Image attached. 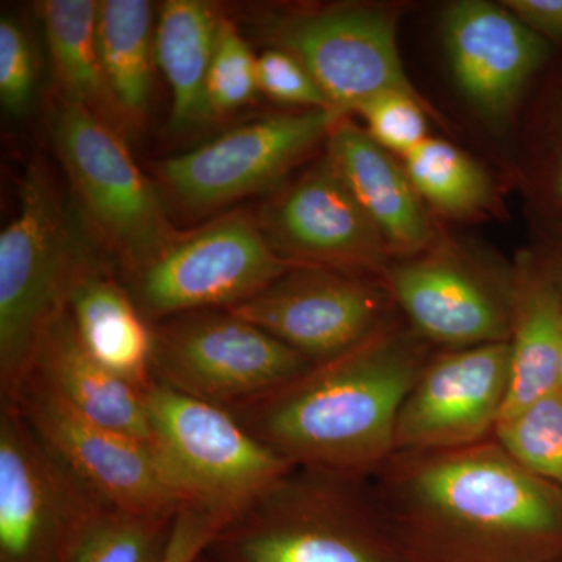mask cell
<instances>
[{"label":"cell","instance_id":"6da1fadb","mask_svg":"<svg viewBox=\"0 0 562 562\" xmlns=\"http://www.w3.org/2000/svg\"><path fill=\"white\" fill-rule=\"evenodd\" d=\"M413 562L562 561V490L486 441L395 452L371 476Z\"/></svg>","mask_w":562,"mask_h":562},{"label":"cell","instance_id":"7a4b0ae2","mask_svg":"<svg viewBox=\"0 0 562 562\" xmlns=\"http://www.w3.org/2000/svg\"><path fill=\"white\" fill-rule=\"evenodd\" d=\"M435 347L392 317L357 347L228 409L299 468L366 476L395 452V427Z\"/></svg>","mask_w":562,"mask_h":562},{"label":"cell","instance_id":"3957f363","mask_svg":"<svg viewBox=\"0 0 562 562\" xmlns=\"http://www.w3.org/2000/svg\"><path fill=\"white\" fill-rule=\"evenodd\" d=\"M216 562H413L371 479L292 465L217 532Z\"/></svg>","mask_w":562,"mask_h":562},{"label":"cell","instance_id":"277c9868","mask_svg":"<svg viewBox=\"0 0 562 562\" xmlns=\"http://www.w3.org/2000/svg\"><path fill=\"white\" fill-rule=\"evenodd\" d=\"M20 209L0 232V398L11 401L32 371L44 335L66 310L90 251L77 244L57 190L32 165Z\"/></svg>","mask_w":562,"mask_h":562},{"label":"cell","instance_id":"5b68a950","mask_svg":"<svg viewBox=\"0 0 562 562\" xmlns=\"http://www.w3.org/2000/svg\"><path fill=\"white\" fill-rule=\"evenodd\" d=\"M144 398L151 449L180 506L227 525L292 468L222 406L158 383Z\"/></svg>","mask_w":562,"mask_h":562},{"label":"cell","instance_id":"8992f818","mask_svg":"<svg viewBox=\"0 0 562 562\" xmlns=\"http://www.w3.org/2000/svg\"><path fill=\"white\" fill-rule=\"evenodd\" d=\"M50 133L83 213L128 273L171 249L180 235L120 132L61 101L52 114Z\"/></svg>","mask_w":562,"mask_h":562},{"label":"cell","instance_id":"52a82bcc","mask_svg":"<svg viewBox=\"0 0 562 562\" xmlns=\"http://www.w3.org/2000/svg\"><path fill=\"white\" fill-rule=\"evenodd\" d=\"M273 49L312 74L333 109L347 114L383 92L420 95L403 69L397 13L371 3L266 11L255 20Z\"/></svg>","mask_w":562,"mask_h":562},{"label":"cell","instance_id":"ba28073f","mask_svg":"<svg viewBox=\"0 0 562 562\" xmlns=\"http://www.w3.org/2000/svg\"><path fill=\"white\" fill-rule=\"evenodd\" d=\"M154 383L232 408L290 382L312 362L228 310H203L151 325Z\"/></svg>","mask_w":562,"mask_h":562},{"label":"cell","instance_id":"9c48e42d","mask_svg":"<svg viewBox=\"0 0 562 562\" xmlns=\"http://www.w3.org/2000/svg\"><path fill=\"white\" fill-rule=\"evenodd\" d=\"M294 266L272 249L258 221L233 213L180 235L158 260L128 273L127 290L154 325L179 314L233 308Z\"/></svg>","mask_w":562,"mask_h":562},{"label":"cell","instance_id":"30bf717a","mask_svg":"<svg viewBox=\"0 0 562 562\" xmlns=\"http://www.w3.org/2000/svg\"><path fill=\"white\" fill-rule=\"evenodd\" d=\"M102 509L18 406L0 401V562H68Z\"/></svg>","mask_w":562,"mask_h":562},{"label":"cell","instance_id":"8fae6325","mask_svg":"<svg viewBox=\"0 0 562 562\" xmlns=\"http://www.w3.org/2000/svg\"><path fill=\"white\" fill-rule=\"evenodd\" d=\"M10 402L47 452L105 508L138 514L180 508L157 454L146 442L77 413L35 373Z\"/></svg>","mask_w":562,"mask_h":562},{"label":"cell","instance_id":"7c38bea8","mask_svg":"<svg viewBox=\"0 0 562 562\" xmlns=\"http://www.w3.org/2000/svg\"><path fill=\"white\" fill-rule=\"evenodd\" d=\"M228 312L319 364L379 331L395 306L380 279L297 265Z\"/></svg>","mask_w":562,"mask_h":562},{"label":"cell","instance_id":"4fadbf2b","mask_svg":"<svg viewBox=\"0 0 562 562\" xmlns=\"http://www.w3.org/2000/svg\"><path fill=\"white\" fill-rule=\"evenodd\" d=\"M347 114L338 110L262 117L169 158L161 177L184 205L211 210L268 190Z\"/></svg>","mask_w":562,"mask_h":562},{"label":"cell","instance_id":"5bb4252c","mask_svg":"<svg viewBox=\"0 0 562 562\" xmlns=\"http://www.w3.org/2000/svg\"><path fill=\"white\" fill-rule=\"evenodd\" d=\"M509 382L508 342L432 351L398 413L395 452H438L492 438Z\"/></svg>","mask_w":562,"mask_h":562},{"label":"cell","instance_id":"9a60e30c","mask_svg":"<svg viewBox=\"0 0 562 562\" xmlns=\"http://www.w3.org/2000/svg\"><path fill=\"white\" fill-rule=\"evenodd\" d=\"M258 225L297 265L382 280L394 258L327 155L262 206Z\"/></svg>","mask_w":562,"mask_h":562},{"label":"cell","instance_id":"2e32d148","mask_svg":"<svg viewBox=\"0 0 562 562\" xmlns=\"http://www.w3.org/2000/svg\"><path fill=\"white\" fill-rule=\"evenodd\" d=\"M382 281L395 310L436 350L508 342L512 276H487L446 251L392 261Z\"/></svg>","mask_w":562,"mask_h":562},{"label":"cell","instance_id":"e0dca14e","mask_svg":"<svg viewBox=\"0 0 562 562\" xmlns=\"http://www.w3.org/2000/svg\"><path fill=\"white\" fill-rule=\"evenodd\" d=\"M442 32L458 90L491 127H505L549 58V41L503 3L484 0L450 3Z\"/></svg>","mask_w":562,"mask_h":562},{"label":"cell","instance_id":"ac0fdd59","mask_svg":"<svg viewBox=\"0 0 562 562\" xmlns=\"http://www.w3.org/2000/svg\"><path fill=\"white\" fill-rule=\"evenodd\" d=\"M327 157L341 173L392 257L409 258L430 250L435 231L405 168L357 124L342 116L333 127Z\"/></svg>","mask_w":562,"mask_h":562},{"label":"cell","instance_id":"d6986e66","mask_svg":"<svg viewBox=\"0 0 562 562\" xmlns=\"http://www.w3.org/2000/svg\"><path fill=\"white\" fill-rule=\"evenodd\" d=\"M80 342L99 364L146 392L151 379L154 331L131 291L90 258L77 273L66 303Z\"/></svg>","mask_w":562,"mask_h":562},{"label":"cell","instance_id":"ffe728a7","mask_svg":"<svg viewBox=\"0 0 562 562\" xmlns=\"http://www.w3.org/2000/svg\"><path fill=\"white\" fill-rule=\"evenodd\" d=\"M31 373L88 419L154 446L144 392L111 373L88 353L68 310L44 335Z\"/></svg>","mask_w":562,"mask_h":562},{"label":"cell","instance_id":"44dd1931","mask_svg":"<svg viewBox=\"0 0 562 562\" xmlns=\"http://www.w3.org/2000/svg\"><path fill=\"white\" fill-rule=\"evenodd\" d=\"M512 382L502 417L519 413L560 390L562 294L536 257H522L512 272Z\"/></svg>","mask_w":562,"mask_h":562},{"label":"cell","instance_id":"7402d4cb","mask_svg":"<svg viewBox=\"0 0 562 562\" xmlns=\"http://www.w3.org/2000/svg\"><path fill=\"white\" fill-rule=\"evenodd\" d=\"M224 18L203 0H168L155 29V55L172 92L169 128L184 133L211 120L209 74Z\"/></svg>","mask_w":562,"mask_h":562},{"label":"cell","instance_id":"603a6c76","mask_svg":"<svg viewBox=\"0 0 562 562\" xmlns=\"http://www.w3.org/2000/svg\"><path fill=\"white\" fill-rule=\"evenodd\" d=\"M61 101L81 106L121 133L132 125L114 99L98 44L99 2L46 0L38 3Z\"/></svg>","mask_w":562,"mask_h":562},{"label":"cell","instance_id":"cb8c5ba5","mask_svg":"<svg viewBox=\"0 0 562 562\" xmlns=\"http://www.w3.org/2000/svg\"><path fill=\"white\" fill-rule=\"evenodd\" d=\"M99 54L114 99L128 121L143 120L149 109L154 76L155 32L146 0H101Z\"/></svg>","mask_w":562,"mask_h":562},{"label":"cell","instance_id":"d4e9b609","mask_svg":"<svg viewBox=\"0 0 562 562\" xmlns=\"http://www.w3.org/2000/svg\"><path fill=\"white\" fill-rule=\"evenodd\" d=\"M403 168L422 201L447 216H475L494 198L482 166L443 139H425L403 157Z\"/></svg>","mask_w":562,"mask_h":562},{"label":"cell","instance_id":"484cf974","mask_svg":"<svg viewBox=\"0 0 562 562\" xmlns=\"http://www.w3.org/2000/svg\"><path fill=\"white\" fill-rule=\"evenodd\" d=\"M177 512L102 509L81 535L68 562H161Z\"/></svg>","mask_w":562,"mask_h":562},{"label":"cell","instance_id":"4316f807","mask_svg":"<svg viewBox=\"0 0 562 562\" xmlns=\"http://www.w3.org/2000/svg\"><path fill=\"white\" fill-rule=\"evenodd\" d=\"M494 439L532 475L562 490V392L503 417Z\"/></svg>","mask_w":562,"mask_h":562},{"label":"cell","instance_id":"83f0119b","mask_svg":"<svg viewBox=\"0 0 562 562\" xmlns=\"http://www.w3.org/2000/svg\"><path fill=\"white\" fill-rule=\"evenodd\" d=\"M258 57L227 18L221 22L209 74L211 116L241 109L258 90Z\"/></svg>","mask_w":562,"mask_h":562},{"label":"cell","instance_id":"f1b7e54d","mask_svg":"<svg viewBox=\"0 0 562 562\" xmlns=\"http://www.w3.org/2000/svg\"><path fill=\"white\" fill-rule=\"evenodd\" d=\"M428 111L422 95L391 91L362 103L355 113H360L366 132L380 147L403 158L430 138Z\"/></svg>","mask_w":562,"mask_h":562},{"label":"cell","instance_id":"f546056e","mask_svg":"<svg viewBox=\"0 0 562 562\" xmlns=\"http://www.w3.org/2000/svg\"><path fill=\"white\" fill-rule=\"evenodd\" d=\"M36 94V66L31 41L13 18L0 21V101L7 113L21 117Z\"/></svg>","mask_w":562,"mask_h":562},{"label":"cell","instance_id":"4dcf8cb0","mask_svg":"<svg viewBox=\"0 0 562 562\" xmlns=\"http://www.w3.org/2000/svg\"><path fill=\"white\" fill-rule=\"evenodd\" d=\"M257 72L258 90L273 101L308 110H335L312 74L288 52L273 47L262 52Z\"/></svg>","mask_w":562,"mask_h":562},{"label":"cell","instance_id":"1f68e13d","mask_svg":"<svg viewBox=\"0 0 562 562\" xmlns=\"http://www.w3.org/2000/svg\"><path fill=\"white\" fill-rule=\"evenodd\" d=\"M224 527L225 522L202 509L180 506L161 562L198 561Z\"/></svg>","mask_w":562,"mask_h":562},{"label":"cell","instance_id":"d6a6232c","mask_svg":"<svg viewBox=\"0 0 562 562\" xmlns=\"http://www.w3.org/2000/svg\"><path fill=\"white\" fill-rule=\"evenodd\" d=\"M502 3L543 40L562 41V0H505Z\"/></svg>","mask_w":562,"mask_h":562},{"label":"cell","instance_id":"836d02e7","mask_svg":"<svg viewBox=\"0 0 562 562\" xmlns=\"http://www.w3.org/2000/svg\"><path fill=\"white\" fill-rule=\"evenodd\" d=\"M547 201L552 210L562 213V136L547 179Z\"/></svg>","mask_w":562,"mask_h":562},{"label":"cell","instance_id":"e575fe53","mask_svg":"<svg viewBox=\"0 0 562 562\" xmlns=\"http://www.w3.org/2000/svg\"><path fill=\"white\" fill-rule=\"evenodd\" d=\"M546 271L550 273L557 286L560 288L562 294V227L560 236H558L557 243H554L552 254L550 257L541 260Z\"/></svg>","mask_w":562,"mask_h":562},{"label":"cell","instance_id":"d590c367","mask_svg":"<svg viewBox=\"0 0 562 562\" xmlns=\"http://www.w3.org/2000/svg\"><path fill=\"white\" fill-rule=\"evenodd\" d=\"M195 562H216L213 560V558L210 557L209 553H202L201 557L198 558V561Z\"/></svg>","mask_w":562,"mask_h":562},{"label":"cell","instance_id":"8d00e7d4","mask_svg":"<svg viewBox=\"0 0 562 562\" xmlns=\"http://www.w3.org/2000/svg\"><path fill=\"white\" fill-rule=\"evenodd\" d=\"M560 391L562 392V350H561V361H560Z\"/></svg>","mask_w":562,"mask_h":562},{"label":"cell","instance_id":"74e56055","mask_svg":"<svg viewBox=\"0 0 562 562\" xmlns=\"http://www.w3.org/2000/svg\"><path fill=\"white\" fill-rule=\"evenodd\" d=\"M558 562H562V561H558Z\"/></svg>","mask_w":562,"mask_h":562}]
</instances>
